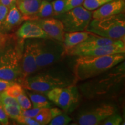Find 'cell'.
<instances>
[{
  "label": "cell",
  "mask_w": 125,
  "mask_h": 125,
  "mask_svg": "<svg viewBox=\"0 0 125 125\" xmlns=\"http://www.w3.org/2000/svg\"><path fill=\"white\" fill-rule=\"evenodd\" d=\"M24 40L1 34L0 78L19 83Z\"/></svg>",
  "instance_id": "6da1fadb"
},
{
  "label": "cell",
  "mask_w": 125,
  "mask_h": 125,
  "mask_svg": "<svg viewBox=\"0 0 125 125\" xmlns=\"http://www.w3.org/2000/svg\"><path fill=\"white\" fill-rule=\"evenodd\" d=\"M125 53L100 56H78L74 66V82L91 79L123 62Z\"/></svg>",
  "instance_id": "7a4b0ae2"
},
{
  "label": "cell",
  "mask_w": 125,
  "mask_h": 125,
  "mask_svg": "<svg viewBox=\"0 0 125 125\" xmlns=\"http://www.w3.org/2000/svg\"><path fill=\"white\" fill-rule=\"evenodd\" d=\"M125 78V62H122L82 85V92L89 97L102 96L118 86Z\"/></svg>",
  "instance_id": "3957f363"
},
{
  "label": "cell",
  "mask_w": 125,
  "mask_h": 125,
  "mask_svg": "<svg viewBox=\"0 0 125 125\" xmlns=\"http://www.w3.org/2000/svg\"><path fill=\"white\" fill-rule=\"evenodd\" d=\"M86 31L100 37L125 42V19L121 13L101 19L90 20Z\"/></svg>",
  "instance_id": "277c9868"
},
{
  "label": "cell",
  "mask_w": 125,
  "mask_h": 125,
  "mask_svg": "<svg viewBox=\"0 0 125 125\" xmlns=\"http://www.w3.org/2000/svg\"><path fill=\"white\" fill-rule=\"evenodd\" d=\"M74 81L63 73H42L31 75L20 83L24 89L39 93H46L56 87L73 85Z\"/></svg>",
  "instance_id": "5b68a950"
},
{
  "label": "cell",
  "mask_w": 125,
  "mask_h": 125,
  "mask_svg": "<svg viewBox=\"0 0 125 125\" xmlns=\"http://www.w3.org/2000/svg\"><path fill=\"white\" fill-rule=\"evenodd\" d=\"M62 42L50 38L36 40V62L38 70L57 62L64 54Z\"/></svg>",
  "instance_id": "8992f818"
},
{
  "label": "cell",
  "mask_w": 125,
  "mask_h": 125,
  "mask_svg": "<svg viewBox=\"0 0 125 125\" xmlns=\"http://www.w3.org/2000/svg\"><path fill=\"white\" fill-rule=\"evenodd\" d=\"M62 21L65 32L86 31L92 19V11L78 6L55 17Z\"/></svg>",
  "instance_id": "52a82bcc"
},
{
  "label": "cell",
  "mask_w": 125,
  "mask_h": 125,
  "mask_svg": "<svg viewBox=\"0 0 125 125\" xmlns=\"http://www.w3.org/2000/svg\"><path fill=\"white\" fill-rule=\"evenodd\" d=\"M45 94L50 101L65 112L74 110L80 97L77 87L74 85L56 87Z\"/></svg>",
  "instance_id": "ba28073f"
},
{
  "label": "cell",
  "mask_w": 125,
  "mask_h": 125,
  "mask_svg": "<svg viewBox=\"0 0 125 125\" xmlns=\"http://www.w3.org/2000/svg\"><path fill=\"white\" fill-rule=\"evenodd\" d=\"M116 107L109 103H101L81 111L76 118V124L97 125L112 114L117 112Z\"/></svg>",
  "instance_id": "9c48e42d"
},
{
  "label": "cell",
  "mask_w": 125,
  "mask_h": 125,
  "mask_svg": "<svg viewBox=\"0 0 125 125\" xmlns=\"http://www.w3.org/2000/svg\"><path fill=\"white\" fill-rule=\"evenodd\" d=\"M36 40L27 39L24 42L22 59L21 62V79L19 84L26 78L34 74L38 70L36 62Z\"/></svg>",
  "instance_id": "30bf717a"
},
{
  "label": "cell",
  "mask_w": 125,
  "mask_h": 125,
  "mask_svg": "<svg viewBox=\"0 0 125 125\" xmlns=\"http://www.w3.org/2000/svg\"><path fill=\"white\" fill-rule=\"evenodd\" d=\"M125 42L111 45H103L89 49L81 50H70L67 52V54L71 56H100L110 55L117 53H125Z\"/></svg>",
  "instance_id": "8fae6325"
},
{
  "label": "cell",
  "mask_w": 125,
  "mask_h": 125,
  "mask_svg": "<svg viewBox=\"0 0 125 125\" xmlns=\"http://www.w3.org/2000/svg\"><path fill=\"white\" fill-rule=\"evenodd\" d=\"M42 29L48 37L62 42L65 31L62 21L57 18H46L33 20Z\"/></svg>",
  "instance_id": "7c38bea8"
},
{
  "label": "cell",
  "mask_w": 125,
  "mask_h": 125,
  "mask_svg": "<svg viewBox=\"0 0 125 125\" xmlns=\"http://www.w3.org/2000/svg\"><path fill=\"white\" fill-rule=\"evenodd\" d=\"M125 0H112L98 7L92 12V19H101L123 13Z\"/></svg>",
  "instance_id": "4fadbf2b"
},
{
  "label": "cell",
  "mask_w": 125,
  "mask_h": 125,
  "mask_svg": "<svg viewBox=\"0 0 125 125\" xmlns=\"http://www.w3.org/2000/svg\"><path fill=\"white\" fill-rule=\"evenodd\" d=\"M17 37L23 40L49 38L44 30L33 20L23 23L16 32Z\"/></svg>",
  "instance_id": "5bb4252c"
},
{
  "label": "cell",
  "mask_w": 125,
  "mask_h": 125,
  "mask_svg": "<svg viewBox=\"0 0 125 125\" xmlns=\"http://www.w3.org/2000/svg\"><path fill=\"white\" fill-rule=\"evenodd\" d=\"M42 0H16V5L23 16V20H34Z\"/></svg>",
  "instance_id": "9a60e30c"
},
{
  "label": "cell",
  "mask_w": 125,
  "mask_h": 125,
  "mask_svg": "<svg viewBox=\"0 0 125 125\" xmlns=\"http://www.w3.org/2000/svg\"><path fill=\"white\" fill-rule=\"evenodd\" d=\"M121 41H122L115 40H112V39L105 38V37H100V36H98L97 35H96V34L91 33L89 35V37L85 41H84L83 42L80 43L79 44L76 45V46L74 47V48H72L70 50H81L89 49V48H95V47L103 46V45L114 44V43H118Z\"/></svg>",
  "instance_id": "2e32d148"
},
{
  "label": "cell",
  "mask_w": 125,
  "mask_h": 125,
  "mask_svg": "<svg viewBox=\"0 0 125 125\" xmlns=\"http://www.w3.org/2000/svg\"><path fill=\"white\" fill-rule=\"evenodd\" d=\"M90 32L86 31L65 32L63 40V48L64 54L72 48L83 42L89 37Z\"/></svg>",
  "instance_id": "e0dca14e"
},
{
  "label": "cell",
  "mask_w": 125,
  "mask_h": 125,
  "mask_svg": "<svg viewBox=\"0 0 125 125\" xmlns=\"http://www.w3.org/2000/svg\"><path fill=\"white\" fill-rule=\"evenodd\" d=\"M23 20L22 15L15 5L9 9L7 16L1 27L4 31H10L21 24Z\"/></svg>",
  "instance_id": "ac0fdd59"
},
{
  "label": "cell",
  "mask_w": 125,
  "mask_h": 125,
  "mask_svg": "<svg viewBox=\"0 0 125 125\" xmlns=\"http://www.w3.org/2000/svg\"><path fill=\"white\" fill-rule=\"evenodd\" d=\"M28 96L30 98L32 103V107L37 108H51L52 104L48 100L46 97L37 93L35 92L29 91V90H26Z\"/></svg>",
  "instance_id": "d6986e66"
},
{
  "label": "cell",
  "mask_w": 125,
  "mask_h": 125,
  "mask_svg": "<svg viewBox=\"0 0 125 125\" xmlns=\"http://www.w3.org/2000/svg\"><path fill=\"white\" fill-rule=\"evenodd\" d=\"M53 16V10L51 2L48 0H42L34 20L40 19L49 18Z\"/></svg>",
  "instance_id": "ffe728a7"
},
{
  "label": "cell",
  "mask_w": 125,
  "mask_h": 125,
  "mask_svg": "<svg viewBox=\"0 0 125 125\" xmlns=\"http://www.w3.org/2000/svg\"><path fill=\"white\" fill-rule=\"evenodd\" d=\"M36 121L39 123L40 125H48L52 119L50 108H41L40 112L34 118Z\"/></svg>",
  "instance_id": "44dd1931"
},
{
  "label": "cell",
  "mask_w": 125,
  "mask_h": 125,
  "mask_svg": "<svg viewBox=\"0 0 125 125\" xmlns=\"http://www.w3.org/2000/svg\"><path fill=\"white\" fill-rule=\"evenodd\" d=\"M2 108L8 118L16 120L21 115V108L19 106L5 105L2 106Z\"/></svg>",
  "instance_id": "7402d4cb"
},
{
  "label": "cell",
  "mask_w": 125,
  "mask_h": 125,
  "mask_svg": "<svg viewBox=\"0 0 125 125\" xmlns=\"http://www.w3.org/2000/svg\"><path fill=\"white\" fill-rule=\"evenodd\" d=\"M112 0H85L82 5L87 10L93 11L98 7Z\"/></svg>",
  "instance_id": "603a6c76"
},
{
  "label": "cell",
  "mask_w": 125,
  "mask_h": 125,
  "mask_svg": "<svg viewBox=\"0 0 125 125\" xmlns=\"http://www.w3.org/2000/svg\"><path fill=\"white\" fill-rule=\"evenodd\" d=\"M72 119L66 114L62 112V114L57 115L52 119L49 123V125H66L71 122Z\"/></svg>",
  "instance_id": "cb8c5ba5"
},
{
  "label": "cell",
  "mask_w": 125,
  "mask_h": 125,
  "mask_svg": "<svg viewBox=\"0 0 125 125\" xmlns=\"http://www.w3.org/2000/svg\"><path fill=\"white\" fill-rule=\"evenodd\" d=\"M5 93L8 95L13 98H16L20 94L24 93V89L20 84L17 82H15L13 85L9 86L5 90Z\"/></svg>",
  "instance_id": "d4e9b609"
},
{
  "label": "cell",
  "mask_w": 125,
  "mask_h": 125,
  "mask_svg": "<svg viewBox=\"0 0 125 125\" xmlns=\"http://www.w3.org/2000/svg\"><path fill=\"white\" fill-rule=\"evenodd\" d=\"M67 0H52L51 4L53 10V16L56 17L57 16L63 13Z\"/></svg>",
  "instance_id": "484cf974"
},
{
  "label": "cell",
  "mask_w": 125,
  "mask_h": 125,
  "mask_svg": "<svg viewBox=\"0 0 125 125\" xmlns=\"http://www.w3.org/2000/svg\"><path fill=\"white\" fill-rule=\"evenodd\" d=\"M16 99L21 109H29L32 108V103L26 94V92L20 94L19 96L16 98Z\"/></svg>",
  "instance_id": "4316f807"
},
{
  "label": "cell",
  "mask_w": 125,
  "mask_h": 125,
  "mask_svg": "<svg viewBox=\"0 0 125 125\" xmlns=\"http://www.w3.org/2000/svg\"><path fill=\"white\" fill-rule=\"evenodd\" d=\"M122 117L120 114L116 113L112 114L105 119H104L100 125H119L122 122Z\"/></svg>",
  "instance_id": "83f0119b"
},
{
  "label": "cell",
  "mask_w": 125,
  "mask_h": 125,
  "mask_svg": "<svg viewBox=\"0 0 125 125\" xmlns=\"http://www.w3.org/2000/svg\"><path fill=\"white\" fill-rule=\"evenodd\" d=\"M20 125H40L39 123L36 121L34 118L29 116H23L20 115V116L16 120Z\"/></svg>",
  "instance_id": "f1b7e54d"
},
{
  "label": "cell",
  "mask_w": 125,
  "mask_h": 125,
  "mask_svg": "<svg viewBox=\"0 0 125 125\" xmlns=\"http://www.w3.org/2000/svg\"><path fill=\"white\" fill-rule=\"evenodd\" d=\"M84 1L85 0H67L64 13L74 8L82 5Z\"/></svg>",
  "instance_id": "f546056e"
},
{
  "label": "cell",
  "mask_w": 125,
  "mask_h": 125,
  "mask_svg": "<svg viewBox=\"0 0 125 125\" xmlns=\"http://www.w3.org/2000/svg\"><path fill=\"white\" fill-rule=\"evenodd\" d=\"M9 11V8L5 6L0 4V27L2 26L5 19L7 16L8 12Z\"/></svg>",
  "instance_id": "4dcf8cb0"
},
{
  "label": "cell",
  "mask_w": 125,
  "mask_h": 125,
  "mask_svg": "<svg viewBox=\"0 0 125 125\" xmlns=\"http://www.w3.org/2000/svg\"><path fill=\"white\" fill-rule=\"evenodd\" d=\"M15 82L5 80L0 78V92L5 91L9 86L13 85Z\"/></svg>",
  "instance_id": "1f68e13d"
},
{
  "label": "cell",
  "mask_w": 125,
  "mask_h": 125,
  "mask_svg": "<svg viewBox=\"0 0 125 125\" xmlns=\"http://www.w3.org/2000/svg\"><path fill=\"white\" fill-rule=\"evenodd\" d=\"M0 122L1 125H4L9 124L8 116H7L3 108L1 105H0Z\"/></svg>",
  "instance_id": "d6a6232c"
},
{
  "label": "cell",
  "mask_w": 125,
  "mask_h": 125,
  "mask_svg": "<svg viewBox=\"0 0 125 125\" xmlns=\"http://www.w3.org/2000/svg\"><path fill=\"white\" fill-rule=\"evenodd\" d=\"M16 0H0V4L10 8L13 5H15Z\"/></svg>",
  "instance_id": "836d02e7"
},
{
  "label": "cell",
  "mask_w": 125,
  "mask_h": 125,
  "mask_svg": "<svg viewBox=\"0 0 125 125\" xmlns=\"http://www.w3.org/2000/svg\"><path fill=\"white\" fill-rule=\"evenodd\" d=\"M50 110H51L52 118H54V117H56V116L60 115V114L63 112L62 110L59 109V108H50Z\"/></svg>",
  "instance_id": "e575fe53"
},
{
  "label": "cell",
  "mask_w": 125,
  "mask_h": 125,
  "mask_svg": "<svg viewBox=\"0 0 125 125\" xmlns=\"http://www.w3.org/2000/svg\"><path fill=\"white\" fill-rule=\"evenodd\" d=\"M0 44H1V34H0Z\"/></svg>",
  "instance_id": "d590c367"
},
{
  "label": "cell",
  "mask_w": 125,
  "mask_h": 125,
  "mask_svg": "<svg viewBox=\"0 0 125 125\" xmlns=\"http://www.w3.org/2000/svg\"><path fill=\"white\" fill-rule=\"evenodd\" d=\"M48 1H52V0H48Z\"/></svg>",
  "instance_id": "8d00e7d4"
},
{
  "label": "cell",
  "mask_w": 125,
  "mask_h": 125,
  "mask_svg": "<svg viewBox=\"0 0 125 125\" xmlns=\"http://www.w3.org/2000/svg\"><path fill=\"white\" fill-rule=\"evenodd\" d=\"M0 125H1V122H0Z\"/></svg>",
  "instance_id": "74e56055"
}]
</instances>
